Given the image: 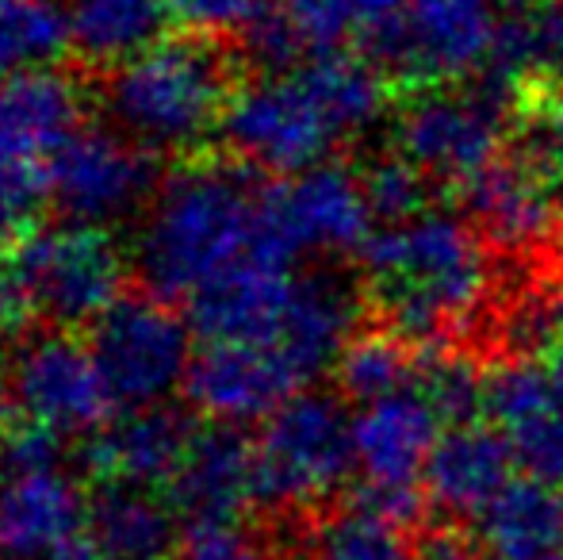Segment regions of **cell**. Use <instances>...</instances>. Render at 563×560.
<instances>
[{
	"mask_svg": "<svg viewBox=\"0 0 563 560\" xmlns=\"http://www.w3.org/2000/svg\"><path fill=\"white\" fill-rule=\"evenodd\" d=\"M238 85V62L227 43L180 35L162 39L139 58L108 69L100 100L112 128L142 150L185 154L223 128Z\"/></svg>",
	"mask_w": 563,
	"mask_h": 560,
	"instance_id": "obj_3",
	"label": "cell"
},
{
	"mask_svg": "<svg viewBox=\"0 0 563 560\" xmlns=\"http://www.w3.org/2000/svg\"><path fill=\"white\" fill-rule=\"evenodd\" d=\"M296 265H276L250 254L188 299V322L203 342L276 345L296 299Z\"/></svg>",
	"mask_w": 563,
	"mask_h": 560,
	"instance_id": "obj_15",
	"label": "cell"
},
{
	"mask_svg": "<svg viewBox=\"0 0 563 560\" xmlns=\"http://www.w3.org/2000/svg\"><path fill=\"white\" fill-rule=\"evenodd\" d=\"M456 200L464 219L483 234V242L526 254L544 250L560 239V193L549 180L529 150H503L490 165H483L475 177L456 188Z\"/></svg>",
	"mask_w": 563,
	"mask_h": 560,
	"instance_id": "obj_13",
	"label": "cell"
},
{
	"mask_svg": "<svg viewBox=\"0 0 563 560\" xmlns=\"http://www.w3.org/2000/svg\"><path fill=\"white\" fill-rule=\"evenodd\" d=\"M219 139L253 173L299 177L341 146L338 131L291 74H261L230 97Z\"/></svg>",
	"mask_w": 563,
	"mask_h": 560,
	"instance_id": "obj_10",
	"label": "cell"
},
{
	"mask_svg": "<svg viewBox=\"0 0 563 560\" xmlns=\"http://www.w3.org/2000/svg\"><path fill=\"white\" fill-rule=\"evenodd\" d=\"M418 560H483V553L460 530H452V526H438V530H430L422 538V546H418Z\"/></svg>",
	"mask_w": 563,
	"mask_h": 560,
	"instance_id": "obj_36",
	"label": "cell"
},
{
	"mask_svg": "<svg viewBox=\"0 0 563 560\" xmlns=\"http://www.w3.org/2000/svg\"><path fill=\"white\" fill-rule=\"evenodd\" d=\"M69 0H0V81L69 54Z\"/></svg>",
	"mask_w": 563,
	"mask_h": 560,
	"instance_id": "obj_27",
	"label": "cell"
},
{
	"mask_svg": "<svg viewBox=\"0 0 563 560\" xmlns=\"http://www.w3.org/2000/svg\"><path fill=\"white\" fill-rule=\"evenodd\" d=\"M8 369L27 422L58 438H92L112 422L119 404L92 345L74 330H31Z\"/></svg>",
	"mask_w": 563,
	"mask_h": 560,
	"instance_id": "obj_12",
	"label": "cell"
},
{
	"mask_svg": "<svg viewBox=\"0 0 563 560\" xmlns=\"http://www.w3.org/2000/svg\"><path fill=\"white\" fill-rule=\"evenodd\" d=\"M514 116H521V92L483 74V81L399 92L395 142L433 185L456 193L503 154Z\"/></svg>",
	"mask_w": 563,
	"mask_h": 560,
	"instance_id": "obj_6",
	"label": "cell"
},
{
	"mask_svg": "<svg viewBox=\"0 0 563 560\" xmlns=\"http://www.w3.org/2000/svg\"><path fill=\"white\" fill-rule=\"evenodd\" d=\"M261 4L265 0H169V12L188 35L219 39V43L234 39L238 43Z\"/></svg>",
	"mask_w": 563,
	"mask_h": 560,
	"instance_id": "obj_33",
	"label": "cell"
},
{
	"mask_svg": "<svg viewBox=\"0 0 563 560\" xmlns=\"http://www.w3.org/2000/svg\"><path fill=\"white\" fill-rule=\"evenodd\" d=\"M196 422L173 411L169 404L134 407L119 415L89 438V469L100 480H123V484L162 487L177 476L188 453Z\"/></svg>",
	"mask_w": 563,
	"mask_h": 560,
	"instance_id": "obj_20",
	"label": "cell"
},
{
	"mask_svg": "<svg viewBox=\"0 0 563 560\" xmlns=\"http://www.w3.org/2000/svg\"><path fill=\"white\" fill-rule=\"evenodd\" d=\"M479 546L490 560H552L563 553V487L510 480L479 515Z\"/></svg>",
	"mask_w": 563,
	"mask_h": 560,
	"instance_id": "obj_22",
	"label": "cell"
},
{
	"mask_svg": "<svg viewBox=\"0 0 563 560\" xmlns=\"http://www.w3.org/2000/svg\"><path fill=\"white\" fill-rule=\"evenodd\" d=\"M498 31L495 0H402L395 28L368 51L395 97L464 85L490 62Z\"/></svg>",
	"mask_w": 563,
	"mask_h": 560,
	"instance_id": "obj_9",
	"label": "cell"
},
{
	"mask_svg": "<svg viewBox=\"0 0 563 560\" xmlns=\"http://www.w3.org/2000/svg\"><path fill=\"white\" fill-rule=\"evenodd\" d=\"M514 464L518 457L498 426H449L426 461V495L445 518H479L514 480Z\"/></svg>",
	"mask_w": 563,
	"mask_h": 560,
	"instance_id": "obj_18",
	"label": "cell"
},
{
	"mask_svg": "<svg viewBox=\"0 0 563 560\" xmlns=\"http://www.w3.org/2000/svg\"><path fill=\"white\" fill-rule=\"evenodd\" d=\"M291 77L314 100V108L327 116L341 142L364 135L395 97L391 81L356 51L311 54L291 69Z\"/></svg>",
	"mask_w": 563,
	"mask_h": 560,
	"instance_id": "obj_24",
	"label": "cell"
},
{
	"mask_svg": "<svg viewBox=\"0 0 563 560\" xmlns=\"http://www.w3.org/2000/svg\"><path fill=\"white\" fill-rule=\"evenodd\" d=\"M415 392L449 426L479 422V415H487V369H479L472 353L452 350V345L422 350Z\"/></svg>",
	"mask_w": 563,
	"mask_h": 560,
	"instance_id": "obj_28",
	"label": "cell"
},
{
	"mask_svg": "<svg viewBox=\"0 0 563 560\" xmlns=\"http://www.w3.org/2000/svg\"><path fill=\"white\" fill-rule=\"evenodd\" d=\"M169 503L188 526L238 523L253 507V441L230 422L196 426L185 461L169 480Z\"/></svg>",
	"mask_w": 563,
	"mask_h": 560,
	"instance_id": "obj_17",
	"label": "cell"
},
{
	"mask_svg": "<svg viewBox=\"0 0 563 560\" xmlns=\"http://www.w3.org/2000/svg\"><path fill=\"white\" fill-rule=\"evenodd\" d=\"M356 469L353 419L338 392L303 388L253 438V507L299 515L319 507Z\"/></svg>",
	"mask_w": 563,
	"mask_h": 560,
	"instance_id": "obj_5",
	"label": "cell"
},
{
	"mask_svg": "<svg viewBox=\"0 0 563 560\" xmlns=\"http://www.w3.org/2000/svg\"><path fill=\"white\" fill-rule=\"evenodd\" d=\"M157 185L154 154L115 128L81 123L51 157V204L69 223L108 231L150 208Z\"/></svg>",
	"mask_w": 563,
	"mask_h": 560,
	"instance_id": "obj_11",
	"label": "cell"
},
{
	"mask_svg": "<svg viewBox=\"0 0 563 560\" xmlns=\"http://www.w3.org/2000/svg\"><path fill=\"white\" fill-rule=\"evenodd\" d=\"M537 330H541V342H549V345L563 342V292L537 315ZM549 345H544V350H549Z\"/></svg>",
	"mask_w": 563,
	"mask_h": 560,
	"instance_id": "obj_37",
	"label": "cell"
},
{
	"mask_svg": "<svg viewBox=\"0 0 563 560\" xmlns=\"http://www.w3.org/2000/svg\"><path fill=\"white\" fill-rule=\"evenodd\" d=\"M23 415H20V399H15V384H12V369L0 365V430L15 426Z\"/></svg>",
	"mask_w": 563,
	"mask_h": 560,
	"instance_id": "obj_38",
	"label": "cell"
},
{
	"mask_svg": "<svg viewBox=\"0 0 563 560\" xmlns=\"http://www.w3.org/2000/svg\"><path fill=\"white\" fill-rule=\"evenodd\" d=\"M296 28L307 58L322 51H356L368 46L402 15V0H276Z\"/></svg>",
	"mask_w": 563,
	"mask_h": 560,
	"instance_id": "obj_25",
	"label": "cell"
},
{
	"mask_svg": "<svg viewBox=\"0 0 563 560\" xmlns=\"http://www.w3.org/2000/svg\"><path fill=\"white\" fill-rule=\"evenodd\" d=\"M361 173L322 162L299 177L261 185L253 254L276 265H296L303 254H361L376 231Z\"/></svg>",
	"mask_w": 563,
	"mask_h": 560,
	"instance_id": "obj_7",
	"label": "cell"
},
{
	"mask_svg": "<svg viewBox=\"0 0 563 560\" xmlns=\"http://www.w3.org/2000/svg\"><path fill=\"white\" fill-rule=\"evenodd\" d=\"M169 0H69V46L92 74L123 66L165 39Z\"/></svg>",
	"mask_w": 563,
	"mask_h": 560,
	"instance_id": "obj_23",
	"label": "cell"
},
{
	"mask_svg": "<svg viewBox=\"0 0 563 560\" xmlns=\"http://www.w3.org/2000/svg\"><path fill=\"white\" fill-rule=\"evenodd\" d=\"M51 204V157L0 139V250L12 246Z\"/></svg>",
	"mask_w": 563,
	"mask_h": 560,
	"instance_id": "obj_29",
	"label": "cell"
},
{
	"mask_svg": "<svg viewBox=\"0 0 563 560\" xmlns=\"http://www.w3.org/2000/svg\"><path fill=\"white\" fill-rule=\"evenodd\" d=\"M311 560H418V546H410L399 526L341 507L314 526Z\"/></svg>",
	"mask_w": 563,
	"mask_h": 560,
	"instance_id": "obj_30",
	"label": "cell"
},
{
	"mask_svg": "<svg viewBox=\"0 0 563 560\" xmlns=\"http://www.w3.org/2000/svg\"><path fill=\"white\" fill-rule=\"evenodd\" d=\"M126 257L104 227H35L0 250V322L27 330L92 327L123 296Z\"/></svg>",
	"mask_w": 563,
	"mask_h": 560,
	"instance_id": "obj_4",
	"label": "cell"
},
{
	"mask_svg": "<svg viewBox=\"0 0 563 560\" xmlns=\"http://www.w3.org/2000/svg\"><path fill=\"white\" fill-rule=\"evenodd\" d=\"M438 438V411L415 388L364 404L353 419L356 472L364 484H418Z\"/></svg>",
	"mask_w": 563,
	"mask_h": 560,
	"instance_id": "obj_19",
	"label": "cell"
},
{
	"mask_svg": "<svg viewBox=\"0 0 563 560\" xmlns=\"http://www.w3.org/2000/svg\"><path fill=\"white\" fill-rule=\"evenodd\" d=\"M89 330L100 373L123 411L157 407L185 388L196 358V330L177 304L154 292H123Z\"/></svg>",
	"mask_w": 563,
	"mask_h": 560,
	"instance_id": "obj_8",
	"label": "cell"
},
{
	"mask_svg": "<svg viewBox=\"0 0 563 560\" xmlns=\"http://www.w3.org/2000/svg\"><path fill=\"white\" fill-rule=\"evenodd\" d=\"M422 350L387 327H368L353 334L334 365L338 396L349 404H376L395 392H410Z\"/></svg>",
	"mask_w": 563,
	"mask_h": 560,
	"instance_id": "obj_26",
	"label": "cell"
},
{
	"mask_svg": "<svg viewBox=\"0 0 563 560\" xmlns=\"http://www.w3.org/2000/svg\"><path fill=\"white\" fill-rule=\"evenodd\" d=\"M356 257L379 327L418 350L452 345V334L479 311L490 284L483 234L445 211L379 227Z\"/></svg>",
	"mask_w": 563,
	"mask_h": 560,
	"instance_id": "obj_2",
	"label": "cell"
},
{
	"mask_svg": "<svg viewBox=\"0 0 563 560\" xmlns=\"http://www.w3.org/2000/svg\"><path fill=\"white\" fill-rule=\"evenodd\" d=\"M261 185L234 157L192 154L157 185L142 216L134 265L146 292L188 304L200 288L253 254Z\"/></svg>",
	"mask_w": 563,
	"mask_h": 560,
	"instance_id": "obj_1",
	"label": "cell"
},
{
	"mask_svg": "<svg viewBox=\"0 0 563 560\" xmlns=\"http://www.w3.org/2000/svg\"><path fill=\"white\" fill-rule=\"evenodd\" d=\"M177 560H273L268 546L242 523H200L180 538Z\"/></svg>",
	"mask_w": 563,
	"mask_h": 560,
	"instance_id": "obj_34",
	"label": "cell"
},
{
	"mask_svg": "<svg viewBox=\"0 0 563 560\" xmlns=\"http://www.w3.org/2000/svg\"><path fill=\"white\" fill-rule=\"evenodd\" d=\"M307 384L276 345L203 342L192 358L185 396L208 422H265L276 407L299 396Z\"/></svg>",
	"mask_w": 563,
	"mask_h": 560,
	"instance_id": "obj_14",
	"label": "cell"
},
{
	"mask_svg": "<svg viewBox=\"0 0 563 560\" xmlns=\"http://www.w3.org/2000/svg\"><path fill=\"white\" fill-rule=\"evenodd\" d=\"M89 523V499L62 464L0 476V560H54Z\"/></svg>",
	"mask_w": 563,
	"mask_h": 560,
	"instance_id": "obj_16",
	"label": "cell"
},
{
	"mask_svg": "<svg viewBox=\"0 0 563 560\" xmlns=\"http://www.w3.org/2000/svg\"><path fill=\"white\" fill-rule=\"evenodd\" d=\"M62 464V438L43 426L20 419L8 430H0V476L12 472H35Z\"/></svg>",
	"mask_w": 563,
	"mask_h": 560,
	"instance_id": "obj_35",
	"label": "cell"
},
{
	"mask_svg": "<svg viewBox=\"0 0 563 560\" xmlns=\"http://www.w3.org/2000/svg\"><path fill=\"white\" fill-rule=\"evenodd\" d=\"M361 185H364V196H368L372 216L384 227H399V223H410V219L426 216L433 193H438V185L402 154L376 157V162L361 173Z\"/></svg>",
	"mask_w": 563,
	"mask_h": 560,
	"instance_id": "obj_31",
	"label": "cell"
},
{
	"mask_svg": "<svg viewBox=\"0 0 563 560\" xmlns=\"http://www.w3.org/2000/svg\"><path fill=\"white\" fill-rule=\"evenodd\" d=\"M521 120L533 123V139L521 150L541 162V169L549 173V180L556 185L563 200V81L544 85V89H529L521 97Z\"/></svg>",
	"mask_w": 563,
	"mask_h": 560,
	"instance_id": "obj_32",
	"label": "cell"
},
{
	"mask_svg": "<svg viewBox=\"0 0 563 560\" xmlns=\"http://www.w3.org/2000/svg\"><path fill=\"white\" fill-rule=\"evenodd\" d=\"M177 518L154 487L104 480L89 499L85 538L100 560H177Z\"/></svg>",
	"mask_w": 563,
	"mask_h": 560,
	"instance_id": "obj_21",
	"label": "cell"
},
{
	"mask_svg": "<svg viewBox=\"0 0 563 560\" xmlns=\"http://www.w3.org/2000/svg\"><path fill=\"white\" fill-rule=\"evenodd\" d=\"M552 560H563V553H560V557H552Z\"/></svg>",
	"mask_w": 563,
	"mask_h": 560,
	"instance_id": "obj_40",
	"label": "cell"
},
{
	"mask_svg": "<svg viewBox=\"0 0 563 560\" xmlns=\"http://www.w3.org/2000/svg\"><path fill=\"white\" fill-rule=\"evenodd\" d=\"M54 560H100V553L89 546V538H81L74 549H66V553H62V557H54Z\"/></svg>",
	"mask_w": 563,
	"mask_h": 560,
	"instance_id": "obj_39",
	"label": "cell"
}]
</instances>
